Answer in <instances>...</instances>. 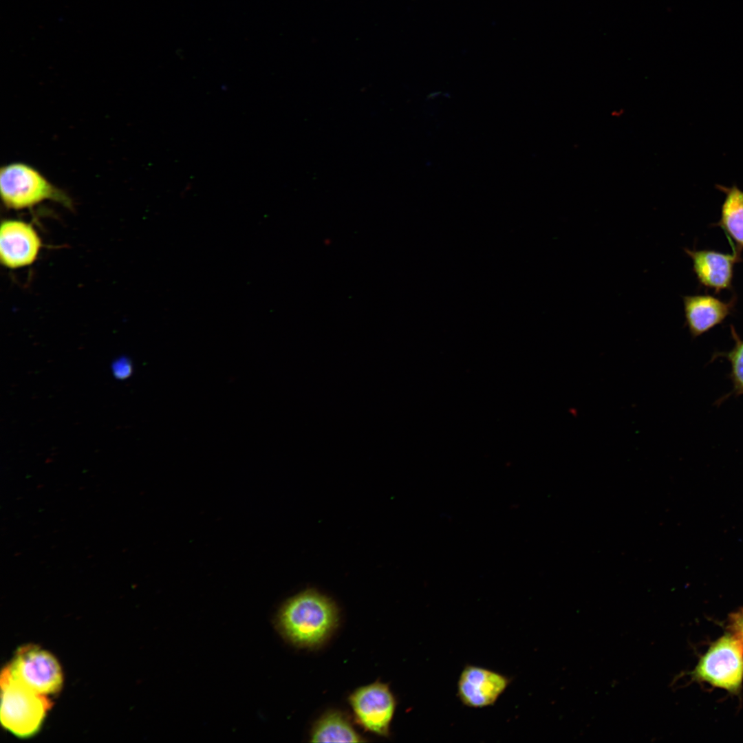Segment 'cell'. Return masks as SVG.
Returning a JSON list of instances; mask_svg holds the SVG:
<instances>
[{"label":"cell","instance_id":"cell-1","mask_svg":"<svg viewBox=\"0 0 743 743\" xmlns=\"http://www.w3.org/2000/svg\"><path fill=\"white\" fill-rule=\"evenodd\" d=\"M338 623L334 603L314 590H306L287 600L276 618L278 629L288 641L307 648L322 645Z\"/></svg>","mask_w":743,"mask_h":743},{"label":"cell","instance_id":"cell-2","mask_svg":"<svg viewBox=\"0 0 743 743\" xmlns=\"http://www.w3.org/2000/svg\"><path fill=\"white\" fill-rule=\"evenodd\" d=\"M0 685L2 726L18 737L28 738L35 735L52 708V702L47 696L14 679L6 667L1 671Z\"/></svg>","mask_w":743,"mask_h":743},{"label":"cell","instance_id":"cell-3","mask_svg":"<svg viewBox=\"0 0 743 743\" xmlns=\"http://www.w3.org/2000/svg\"><path fill=\"white\" fill-rule=\"evenodd\" d=\"M0 171L1 197L6 208H30L51 200L68 209L73 208L71 197L32 166L14 162L2 166Z\"/></svg>","mask_w":743,"mask_h":743},{"label":"cell","instance_id":"cell-4","mask_svg":"<svg viewBox=\"0 0 743 743\" xmlns=\"http://www.w3.org/2000/svg\"><path fill=\"white\" fill-rule=\"evenodd\" d=\"M698 682L739 695L743 683V647L730 632L712 643L689 674Z\"/></svg>","mask_w":743,"mask_h":743},{"label":"cell","instance_id":"cell-5","mask_svg":"<svg viewBox=\"0 0 743 743\" xmlns=\"http://www.w3.org/2000/svg\"><path fill=\"white\" fill-rule=\"evenodd\" d=\"M6 667L14 679L40 694H54L62 687L63 676L59 663L38 646L20 647Z\"/></svg>","mask_w":743,"mask_h":743},{"label":"cell","instance_id":"cell-6","mask_svg":"<svg viewBox=\"0 0 743 743\" xmlns=\"http://www.w3.org/2000/svg\"><path fill=\"white\" fill-rule=\"evenodd\" d=\"M348 701L358 725L371 733L389 736L396 702L387 684L377 681L359 687Z\"/></svg>","mask_w":743,"mask_h":743},{"label":"cell","instance_id":"cell-7","mask_svg":"<svg viewBox=\"0 0 743 743\" xmlns=\"http://www.w3.org/2000/svg\"><path fill=\"white\" fill-rule=\"evenodd\" d=\"M42 246L32 225L19 219H4L0 229V261L6 268L16 269L32 264Z\"/></svg>","mask_w":743,"mask_h":743},{"label":"cell","instance_id":"cell-8","mask_svg":"<svg viewBox=\"0 0 743 743\" xmlns=\"http://www.w3.org/2000/svg\"><path fill=\"white\" fill-rule=\"evenodd\" d=\"M510 679L498 672L475 665L466 666L457 681V696L469 707L493 705L506 689Z\"/></svg>","mask_w":743,"mask_h":743},{"label":"cell","instance_id":"cell-9","mask_svg":"<svg viewBox=\"0 0 743 743\" xmlns=\"http://www.w3.org/2000/svg\"><path fill=\"white\" fill-rule=\"evenodd\" d=\"M733 254H724L710 250H689L685 252L693 261V268L698 281L704 286L719 292L731 287L734 264L740 259V248Z\"/></svg>","mask_w":743,"mask_h":743},{"label":"cell","instance_id":"cell-10","mask_svg":"<svg viewBox=\"0 0 743 743\" xmlns=\"http://www.w3.org/2000/svg\"><path fill=\"white\" fill-rule=\"evenodd\" d=\"M682 299L685 323L693 338L722 323L733 306L732 301L726 303L710 295L685 296Z\"/></svg>","mask_w":743,"mask_h":743},{"label":"cell","instance_id":"cell-11","mask_svg":"<svg viewBox=\"0 0 743 743\" xmlns=\"http://www.w3.org/2000/svg\"><path fill=\"white\" fill-rule=\"evenodd\" d=\"M365 740L353 727L343 712H326L314 724L310 733L312 742H363Z\"/></svg>","mask_w":743,"mask_h":743},{"label":"cell","instance_id":"cell-12","mask_svg":"<svg viewBox=\"0 0 743 743\" xmlns=\"http://www.w3.org/2000/svg\"><path fill=\"white\" fill-rule=\"evenodd\" d=\"M726 194L718 225L724 230L729 240L735 242L741 249L743 248V191L733 186Z\"/></svg>","mask_w":743,"mask_h":743},{"label":"cell","instance_id":"cell-13","mask_svg":"<svg viewBox=\"0 0 743 743\" xmlns=\"http://www.w3.org/2000/svg\"><path fill=\"white\" fill-rule=\"evenodd\" d=\"M731 332L735 341L734 347L730 351L716 352L712 356L713 360L715 358H724L731 365L729 377L732 381L733 388L732 391L727 394V397L731 394L737 396L743 395V340L733 326H731Z\"/></svg>","mask_w":743,"mask_h":743},{"label":"cell","instance_id":"cell-14","mask_svg":"<svg viewBox=\"0 0 743 743\" xmlns=\"http://www.w3.org/2000/svg\"><path fill=\"white\" fill-rule=\"evenodd\" d=\"M728 629L739 640L743 647V608L731 614Z\"/></svg>","mask_w":743,"mask_h":743},{"label":"cell","instance_id":"cell-15","mask_svg":"<svg viewBox=\"0 0 743 743\" xmlns=\"http://www.w3.org/2000/svg\"><path fill=\"white\" fill-rule=\"evenodd\" d=\"M112 371L116 378H126L131 374V363L128 358H120L113 363Z\"/></svg>","mask_w":743,"mask_h":743}]
</instances>
